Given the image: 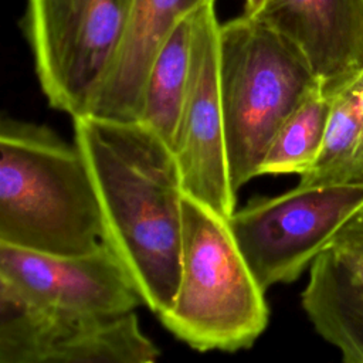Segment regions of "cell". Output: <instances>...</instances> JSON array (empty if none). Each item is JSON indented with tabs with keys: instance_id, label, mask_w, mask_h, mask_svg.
<instances>
[{
	"instance_id": "cell-1",
	"label": "cell",
	"mask_w": 363,
	"mask_h": 363,
	"mask_svg": "<svg viewBox=\"0 0 363 363\" xmlns=\"http://www.w3.org/2000/svg\"><path fill=\"white\" fill-rule=\"evenodd\" d=\"M72 121L98 196L102 241L159 316L172 306L180 278L186 193L174 152L140 122L91 113Z\"/></svg>"
},
{
	"instance_id": "cell-2",
	"label": "cell",
	"mask_w": 363,
	"mask_h": 363,
	"mask_svg": "<svg viewBox=\"0 0 363 363\" xmlns=\"http://www.w3.org/2000/svg\"><path fill=\"white\" fill-rule=\"evenodd\" d=\"M96 190L77 143L47 125L0 123V244L74 255L102 242Z\"/></svg>"
},
{
	"instance_id": "cell-3",
	"label": "cell",
	"mask_w": 363,
	"mask_h": 363,
	"mask_svg": "<svg viewBox=\"0 0 363 363\" xmlns=\"http://www.w3.org/2000/svg\"><path fill=\"white\" fill-rule=\"evenodd\" d=\"M227 220L184 194L179 286L172 306L159 319L199 352L248 349L269 320L265 289Z\"/></svg>"
},
{
	"instance_id": "cell-4",
	"label": "cell",
	"mask_w": 363,
	"mask_h": 363,
	"mask_svg": "<svg viewBox=\"0 0 363 363\" xmlns=\"http://www.w3.org/2000/svg\"><path fill=\"white\" fill-rule=\"evenodd\" d=\"M319 84L299 51L242 13L220 26V89L231 184L259 176L279 126Z\"/></svg>"
},
{
	"instance_id": "cell-5",
	"label": "cell",
	"mask_w": 363,
	"mask_h": 363,
	"mask_svg": "<svg viewBox=\"0 0 363 363\" xmlns=\"http://www.w3.org/2000/svg\"><path fill=\"white\" fill-rule=\"evenodd\" d=\"M135 0H27L23 30L48 104L85 115L105 81Z\"/></svg>"
},
{
	"instance_id": "cell-6",
	"label": "cell",
	"mask_w": 363,
	"mask_h": 363,
	"mask_svg": "<svg viewBox=\"0 0 363 363\" xmlns=\"http://www.w3.org/2000/svg\"><path fill=\"white\" fill-rule=\"evenodd\" d=\"M362 207L363 184H298L274 197L252 199L227 221L267 291L296 281Z\"/></svg>"
},
{
	"instance_id": "cell-7",
	"label": "cell",
	"mask_w": 363,
	"mask_h": 363,
	"mask_svg": "<svg viewBox=\"0 0 363 363\" xmlns=\"http://www.w3.org/2000/svg\"><path fill=\"white\" fill-rule=\"evenodd\" d=\"M159 356L135 311L102 316L55 309L0 281L1 363H152Z\"/></svg>"
},
{
	"instance_id": "cell-8",
	"label": "cell",
	"mask_w": 363,
	"mask_h": 363,
	"mask_svg": "<svg viewBox=\"0 0 363 363\" xmlns=\"http://www.w3.org/2000/svg\"><path fill=\"white\" fill-rule=\"evenodd\" d=\"M191 24L189 85L173 152L184 193L228 218L235 211L237 191L225 152L216 0H206L193 13Z\"/></svg>"
},
{
	"instance_id": "cell-9",
	"label": "cell",
	"mask_w": 363,
	"mask_h": 363,
	"mask_svg": "<svg viewBox=\"0 0 363 363\" xmlns=\"http://www.w3.org/2000/svg\"><path fill=\"white\" fill-rule=\"evenodd\" d=\"M0 281L37 303L69 312L111 316L145 305L132 277L104 241L74 255L0 244Z\"/></svg>"
},
{
	"instance_id": "cell-10",
	"label": "cell",
	"mask_w": 363,
	"mask_h": 363,
	"mask_svg": "<svg viewBox=\"0 0 363 363\" xmlns=\"http://www.w3.org/2000/svg\"><path fill=\"white\" fill-rule=\"evenodd\" d=\"M254 17L299 51L328 95L363 72V0H267Z\"/></svg>"
},
{
	"instance_id": "cell-11",
	"label": "cell",
	"mask_w": 363,
	"mask_h": 363,
	"mask_svg": "<svg viewBox=\"0 0 363 363\" xmlns=\"http://www.w3.org/2000/svg\"><path fill=\"white\" fill-rule=\"evenodd\" d=\"M206 0H135L115 61L86 113L138 122L152 62L179 23Z\"/></svg>"
},
{
	"instance_id": "cell-12",
	"label": "cell",
	"mask_w": 363,
	"mask_h": 363,
	"mask_svg": "<svg viewBox=\"0 0 363 363\" xmlns=\"http://www.w3.org/2000/svg\"><path fill=\"white\" fill-rule=\"evenodd\" d=\"M301 303L315 330L340 350L343 362L363 363V285L330 250L311 264Z\"/></svg>"
},
{
	"instance_id": "cell-13",
	"label": "cell",
	"mask_w": 363,
	"mask_h": 363,
	"mask_svg": "<svg viewBox=\"0 0 363 363\" xmlns=\"http://www.w3.org/2000/svg\"><path fill=\"white\" fill-rule=\"evenodd\" d=\"M298 184H363V72L330 95L320 152Z\"/></svg>"
},
{
	"instance_id": "cell-14",
	"label": "cell",
	"mask_w": 363,
	"mask_h": 363,
	"mask_svg": "<svg viewBox=\"0 0 363 363\" xmlns=\"http://www.w3.org/2000/svg\"><path fill=\"white\" fill-rule=\"evenodd\" d=\"M193 13L179 23L152 62L143 86L138 119L172 149L189 85Z\"/></svg>"
},
{
	"instance_id": "cell-15",
	"label": "cell",
	"mask_w": 363,
	"mask_h": 363,
	"mask_svg": "<svg viewBox=\"0 0 363 363\" xmlns=\"http://www.w3.org/2000/svg\"><path fill=\"white\" fill-rule=\"evenodd\" d=\"M329 111L330 95L318 85L277 130L262 157L259 176L303 174L320 152Z\"/></svg>"
},
{
	"instance_id": "cell-16",
	"label": "cell",
	"mask_w": 363,
	"mask_h": 363,
	"mask_svg": "<svg viewBox=\"0 0 363 363\" xmlns=\"http://www.w3.org/2000/svg\"><path fill=\"white\" fill-rule=\"evenodd\" d=\"M328 250L350 277L363 285V207L342 225Z\"/></svg>"
},
{
	"instance_id": "cell-17",
	"label": "cell",
	"mask_w": 363,
	"mask_h": 363,
	"mask_svg": "<svg viewBox=\"0 0 363 363\" xmlns=\"http://www.w3.org/2000/svg\"><path fill=\"white\" fill-rule=\"evenodd\" d=\"M267 0H244V11L248 16H257L265 6Z\"/></svg>"
}]
</instances>
